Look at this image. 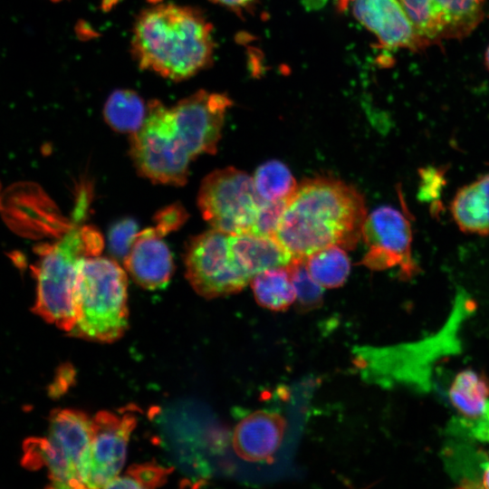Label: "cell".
Here are the masks:
<instances>
[{
  "mask_svg": "<svg viewBox=\"0 0 489 489\" xmlns=\"http://www.w3.org/2000/svg\"><path fill=\"white\" fill-rule=\"evenodd\" d=\"M228 244L235 264L251 279L262 271L287 266L292 260L289 252L271 236L228 234Z\"/></svg>",
  "mask_w": 489,
  "mask_h": 489,
  "instance_id": "obj_16",
  "label": "cell"
},
{
  "mask_svg": "<svg viewBox=\"0 0 489 489\" xmlns=\"http://www.w3.org/2000/svg\"><path fill=\"white\" fill-rule=\"evenodd\" d=\"M137 423L133 412L100 411L91 418V438L83 467L85 488H106L120 474Z\"/></svg>",
  "mask_w": 489,
  "mask_h": 489,
  "instance_id": "obj_10",
  "label": "cell"
},
{
  "mask_svg": "<svg viewBox=\"0 0 489 489\" xmlns=\"http://www.w3.org/2000/svg\"><path fill=\"white\" fill-rule=\"evenodd\" d=\"M231 104L226 95L198 91L170 107L175 129L192 158L216 153Z\"/></svg>",
  "mask_w": 489,
  "mask_h": 489,
  "instance_id": "obj_12",
  "label": "cell"
},
{
  "mask_svg": "<svg viewBox=\"0 0 489 489\" xmlns=\"http://www.w3.org/2000/svg\"><path fill=\"white\" fill-rule=\"evenodd\" d=\"M138 233L137 223L132 219L115 224L109 233V245L112 254L124 259Z\"/></svg>",
  "mask_w": 489,
  "mask_h": 489,
  "instance_id": "obj_28",
  "label": "cell"
},
{
  "mask_svg": "<svg viewBox=\"0 0 489 489\" xmlns=\"http://www.w3.org/2000/svg\"><path fill=\"white\" fill-rule=\"evenodd\" d=\"M171 468L155 463L130 466L123 475H118L106 488H155L167 482Z\"/></svg>",
  "mask_w": 489,
  "mask_h": 489,
  "instance_id": "obj_25",
  "label": "cell"
},
{
  "mask_svg": "<svg viewBox=\"0 0 489 489\" xmlns=\"http://www.w3.org/2000/svg\"><path fill=\"white\" fill-rule=\"evenodd\" d=\"M256 302L272 311L287 309L296 300L287 266L262 271L251 279Z\"/></svg>",
  "mask_w": 489,
  "mask_h": 489,
  "instance_id": "obj_19",
  "label": "cell"
},
{
  "mask_svg": "<svg viewBox=\"0 0 489 489\" xmlns=\"http://www.w3.org/2000/svg\"><path fill=\"white\" fill-rule=\"evenodd\" d=\"M287 199L264 201L259 208L250 234L273 237L285 208Z\"/></svg>",
  "mask_w": 489,
  "mask_h": 489,
  "instance_id": "obj_26",
  "label": "cell"
},
{
  "mask_svg": "<svg viewBox=\"0 0 489 489\" xmlns=\"http://www.w3.org/2000/svg\"><path fill=\"white\" fill-rule=\"evenodd\" d=\"M305 264L312 277L323 288L341 286L350 272V262L345 249L338 245L312 254L305 259Z\"/></svg>",
  "mask_w": 489,
  "mask_h": 489,
  "instance_id": "obj_21",
  "label": "cell"
},
{
  "mask_svg": "<svg viewBox=\"0 0 489 489\" xmlns=\"http://www.w3.org/2000/svg\"><path fill=\"white\" fill-rule=\"evenodd\" d=\"M484 58H485L486 66H487V68L489 70V46L486 49Z\"/></svg>",
  "mask_w": 489,
  "mask_h": 489,
  "instance_id": "obj_34",
  "label": "cell"
},
{
  "mask_svg": "<svg viewBox=\"0 0 489 489\" xmlns=\"http://www.w3.org/2000/svg\"><path fill=\"white\" fill-rule=\"evenodd\" d=\"M185 264L188 282L205 298L238 292L251 282L232 258L228 234L215 228L190 239Z\"/></svg>",
  "mask_w": 489,
  "mask_h": 489,
  "instance_id": "obj_8",
  "label": "cell"
},
{
  "mask_svg": "<svg viewBox=\"0 0 489 489\" xmlns=\"http://www.w3.org/2000/svg\"><path fill=\"white\" fill-rule=\"evenodd\" d=\"M130 155L141 176L175 186L185 185L193 159L175 129L170 108L158 101L148 104L141 127L131 134Z\"/></svg>",
  "mask_w": 489,
  "mask_h": 489,
  "instance_id": "obj_6",
  "label": "cell"
},
{
  "mask_svg": "<svg viewBox=\"0 0 489 489\" xmlns=\"http://www.w3.org/2000/svg\"><path fill=\"white\" fill-rule=\"evenodd\" d=\"M448 397L458 412L456 417L475 418L483 412L489 400V380L473 369H464L455 377Z\"/></svg>",
  "mask_w": 489,
  "mask_h": 489,
  "instance_id": "obj_18",
  "label": "cell"
},
{
  "mask_svg": "<svg viewBox=\"0 0 489 489\" xmlns=\"http://www.w3.org/2000/svg\"><path fill=\"white\" fill-rule=\"evenodd\" d=\"M355 17L383 47L418 50L427 47L399 0H349Z\"/></svg>",
  "mask_w": 489,
  "mask_h": 489,
  "instance_id": "obj_13",
  "label": "cell"
},
{
  "mask_svg": "<svg viewBox=\"0 0 489 489\" xmlns=\"http://www.w3.org/2000/svg\"><path fill=\"white\" fill-rule=\"evenodd\" d=\"M253 179L258 195L264 201L287 199L298 186L290 169L279 160L259 166Z\"/></svg>",
  "mask_w": 489,
  "mask_h": 489,
  "instance_id": "obj_23",
  "label": "cell"
},
{
  "mask_svg": "<svg viewBox=\"0 0 489 489\" xmlns=\"http://www.w3.org/2000/svg\"><path fill=\"white\" fill-rule=\"evenodd\" d=\"M481 484L482 487L489 488V458L483 464Z\"/></svg>",
  "mask_w": 489,
  "mask_h": 489,
  "instance_id": "obj_32",
  "label": "cell"
},
{
  "mask_svg": "<svg viewBox=\"0 0 489 489\" xmlns=\"http://www.w3.org/2000/svg\"><path fill=\"white\" fill-rule=\"evenodd\" d=\"M128 282L124 270L110 258H84L76 286L77 321L70 335L101 342L121 337L128 326Z\"/></svg>",
  "mask_w": 489,
  "mask_h": 489,
  "instance_id": "obj_4",
  "label": "cell"
},
{
  "mask_svg": "<svg viewBox=\"0 0 489 489\" xmlns=\"http://www.w3.org/2000/svg\"><path fill=\"white\" fill-rule=\"evenodd\" d=\"M367 216L363 196L333 177L303 180L287 199L273 237L292 259L331 245L353 249Z\"/></svg>",
  "mask_w": 489,
  "mask_h": 489,
  "instance_id": "obj_1",
  "label": "cell"
},
{
  "mask_svg": "<svg viewBox=\"0 0 489 489\" xmlns=\"http://www.w3.org/2000/svg\"><path fill=\"white\" fill-rule=\"evenodd\" d=\"M458 228L471 235H489V172L461 187L450 203Z\"/></svg>",
  "mask_w": 489,
  "mask_h": 489,
  "instance_id": "obj_17",
  "label": "cell"
},
{
  "mask_svg": "<svg viewBox=\"0 0 489 489\" xmlns=\"http://www.w3.org/2000/svg\"><path fill=\"white\" fill-rule=\"evenodd\" d=\"M420 177L419 197L425 200H430L431 197H436L445 183L444 171L434 168H424L420 170Z\"/></svg>",
  "mask_w": 489,
  "mask_h": 489,
  "instance_id": "obj_29",
  "label": "cell"
},
{
  "mask_svg": "<svg viewBox=\"0 0 489 489\" xmlns=\"http://www.w3.org/2000/svg\"><path fill=\"white\" fill-rule=\"evenodd\" d=\"M91 438V418L75 409H56L49 418L48 435L25 443V465H45L51 486L85 488L83 467Z\"/></svg>",
  "mask_w": 489,
  "mask_h": 489,
  "instance_id": "obj_5",
  "label": "cell"
},
{
  "mask_svg": "<svg viewBox=\"0 0 489 489\" xmlns=\"http://www.w3.org/2000/svg\"><path fill=\"white\" fill-rule=\"evenodd\" d=\"M87 197L82 194L74 211V225L54 243L39 247L34 267L37 282L33 312L45 321L70 332L77 321L76 286L82 259L99 255L103 248L101 233L91 225H81Z\"/></svg>",
  "mask_w": 489,
  "mask_h": 489,
  "instance_id": "obj_3",
  "label": "cell"
},
{
  "mask_svg": "<svg viewBox=\"0 0 489 489\" xmlns=\"http://www.w3.org/2000/svg\"><path fill=\"white\" fill-rule=\"evenodd\" d=\"M361 237L368 247L361 264L374 271L397 266L404 279L418 273L412 256L411 225L399 210L390 206L376 208L366 216Z\"/></svg>",
  "mask_w": 489,
  "mask_h": 489,
  "instance_id": "obj_9",
  "label": "cell"
},
{
  "mask_svg": "<svg viewBox=\"0 0 489 489\" xmlns=\"http://www.w3.org/2000/svg\"><path fill=\"white\" fill-rule=\"evenodd\" d=\"M286 421L272 411H255L243 418L233 434V447L238 456L250 462H265L279 449Z\"/></svg>",
  "mask_w": 489,
  "mask_h": 489,
  "instance_id": "obj_15",
  "label": "cell"
},
{
  "mask_svg": "<svg viewBox=\"0 0 489 489\" xmlns=\"http://www.w3.org/2000/svg\"><path fill=\"white\" fill-rule=\"evenodd\" d=\"M339 5L341 9H346L349 5V0H339Z\"/></svg>",
  "mask_w": 489,
  "mask_h": 489,
  "instance_id": "obj_33",
  "label": "cell"
},
{
  "mask_svg": "<svg viewBox=\"0 0 489 489\" xmlns=\"http://www.w3.org/2000/svg\"><path fill=\"white\" fill-rule=\"evenodd\" d=\"M157 225L155 227L163 235L176 229L185 220V212L180 206H170L162 210L157 216Z\"/></svg>",
  "mask_w": 489,
  "mask_h": 489,
  "instance_id": "obj_30",
  "label": "cell"
},
{
  "mask_svg": "<svg viewBox=\"0 0 489 489\" xmlns=\"http://www.w3.org/2000/svg\"><path fill=\"white\" fill-rule=\"evenodd\" d=\"M198 207L205 220L230 235L250 234L261 205L254 179L228 167L208 174L201 182Z\"/></svg>",
  "mask_w": 489,
  "mask_h": 489,
  "instance_id": "obj_7",
  "label": "cell"
},
{
  "mask_svg": "<svg viewBox=\"0 0 489 489\" xmlns=\"http://www.w3.org/2000/svg\"><path fill=\"white\" fill-rule=\"evenodd\" d=\"M132 50L142 69L174 81L184 80L211 62L212 26L194 8L158 5L138 17Z\"/></svg>",
  "mask_w": 489,
  "mask_h": 489,
  "instance_id": "obj_2",
  "label": "cell"
},
{
  "mask_svg": "<svg viewBox=\"0 0 489 489\" xmlns=\"http://www.w3.org/2000/svg\"><path fill=\"white\" fill-rule=\"evenodd\" d=\"M449 427L452 434L467 436L479 442H489V400L479 416L467 420L453 417Z\"/></svg>",
  "mask_w": 489,
  "mask_h": 489,
  "instance_id": "obj_27",
  "label": "cell"
},
{
  "mask_svg": "<svg viewBox=\"0 0 489 489\" xmlns=\"http://www.w3.org/2000/svg\"><path fill=\"white\" fill-rule=\"evenodd\" d=\"M216 4H220L233 10L240 11L249 7L256 0H212Z\"/></svg>",
  "mask_w": 489,
  "mask_h": 489,
  "instance_id": "obj_31",
  "label": "cell"
},
{
  "mask_svg": "<svg viewBox=\"0 0 489 489\" xmlns=\"http://www.w3.org/2000/svg\"><path fill=\"white\" fill-rule=\"evenodd\" d=\"M484 454L466 445L452 444L445 447L444 461L447 471L462 487H482Z\"/></svg>",
  "mask_w": 489,
  "mask_h": 489,
  "instance_id": "obj_22",
  "label": "cell"
},
{
  "mask_svg": "<svg viewBox=\"0 0 489 489\" xmlns=\"http://www.w3.org/2000/svg\"><path fill=\"white\" fill-rule=\"evenodd\" d=\"M427 46L470 34L484 17V0H399Z\"/></svg>",
  "mask_w": 489,
  "mask_h": 489,
  "instance_id": "obj_11",
  "label": "cell"
},
{
  "mask_svg": "<svg viewBox=\"0 0 489 489\" xmlns=\"http://www.w3.org/2000/svg\"><path fill=\"white\" fill-rule=\"evenodd\" d=\"M162 237L155 226L139 231L123 259L132 279L149 290L164 287L174 271L171 252Z\"/></svg>",
  "mask_w": 489,
  "mask_h": 489,
  "instance_id": "obj_14",
  "label": "cell"
},
{
  "mask_svg": "<svg viewBox=\"0 0 489 489\" xmlns=\"http://www.w3.org/2000/svg\"><path fill=\"white\" fill-rule=\"evenodd\" d=\"M148 107L132 91L120 90L111 93L104 106L106 122L116 131L135 133L142 125Z\"/></svg>",
  "mask_w": 489,
  "mask_h": 489,
  "instance_id": "obj_20",
  "label": "cell"
},
{
  "mask_svg": "<svg viewBox=\"0 0 489 489\" xmlns=\"http://www.w3.org/2000/svg\"><path fill=\"white\" fill-rule=\"evenodd\" d=\"M296 295L299 308L309 311L322 302L323 287L310 274L305 259L295 258L287 265Z\"/></svg>",
  "mask_w": 489,
  "mask_h": 489,
  "instance_id": "obj_24",
  "label": "cell"
}]
</instances>
